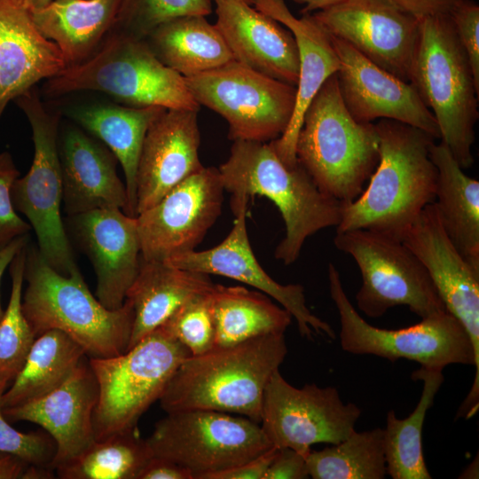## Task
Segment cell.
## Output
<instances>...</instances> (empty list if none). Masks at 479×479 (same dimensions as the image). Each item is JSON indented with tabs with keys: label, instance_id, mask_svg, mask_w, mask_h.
Returning a JSON list of instances; mask_svg holds the SVG:
<instances>
[{
	"label": "cell",
	"instance_id": "39",
	"mask_svg": "<svg viewBox=\"0 0 479 479\" xmlns=\"http://www.w3.org/2000/svg\"><path fill=\"white\" fill-rule=\"evenodd\" d=\"M212 289L185 302L161 325L189 350L191 356L206 353L215 347Z\"/></svg>",
	"mask_w": 479,
	"mask_h": 479
},
{
	"label": "cell",
	"instance_id": "43",
	"mask_svg": "<svg viewBox=\"0 0 479 479\" xmlns=\"http://www.w3.org/2000/svg\"><path fill=\"white\" fill-rule=\"evenodd\" d=\"M306 457L288 448H278L263 479H306L309 478Z\"/></svg>",
	"mask_w": 479,
	"mask_h": 479
},
{
	"label": "cell",
	"instance_id": "48",
	"mask_svg": "<svg viewBox=\"0 0 479 479\" xmlns=\"http://www.w3.org/2000/svg\"><path fill=\"white\" fill-rule=\"evenodd\" d=\"M29 236L25 234L14 239L6 247L0 250V284L5 269L11 264L15 255L28 243ZM4 310L1 304L0 295V319L3 317Z\"/></svg>",
	"mask_w": 479,
	"mask_h": 479
},
{
	"label": "cell",
	"instance_id": "15",
	"mask_svg": "<svg viewBox=\"0 0 479 479\" xmlns=\"http://www.w3.org/2000/svg\"><path fill=\"white\" fill-rule=\"evenodd\" d=\"M224 191L218 168L203 167L139 213L141 258L168 261L195 250L221 214Z\"/></svg>",
	"mask_w": 479,
	"mask_h": 479
},
{
	"label": "cell",
	"instance_id": "5",
	"mask_svg": "<svg viewBox=\"0 0 479 479\" xmlns=\"http://www.w3.org/2000/svg\"><path fill=\"white\" fill-rule=\"evenodd\" d=\"M375 123L356 121L347 110L332 75L308 106L295 143V155L317 186L343 205L363 192L379 161Z\"/></svg>",
	"mask_w": 479,
	"mask_h": 479
},
{
	"label": "cell",
	"instance_id": "8",
	"mask_svg": "<svg viewBox=\"0 0 479 479\" xmlns=\"http://www.w3.org/2000/svg\"><path fill=\"white\" fill-rule=\"evenodd\" d=\"M189 350L162 326L124 353L89 358L98 387L93 412L95 440L137 428L145 412L161 397Z\"/></svg>",
	"mask_w": 479,
	"mask_h": 479
},
{
	"label": "cell",
	"instance_id": "41",
	"mask_svg": "<svg viewBox=\"0 0 479 479\" xmlns=\"http://www.w3.org/2000/svg\"><path fill=\"white\" fill-rule=\"evenodd\" d=\"M19 176L11 153H0V250L31 230L28 222L17 214L12 200V185Z\"/></svg>",
	"mask_w": 479,
	"mask_h": 479
},
{
	"label": "cell",
	"instance_id": "10",
	"mask_svg": "<svg viewBox=\"0 0 479 479\" xmlns=\"http://www.w3.org/2000/svg\"><path fill=\"white\" fill-rule=\"evenodd\" d=\"M329 291L340 318L342 349L353 355H373L395 362L400 358L420 366L443 369L452 364L473 365L470 338L460 322L444 311L400 329H384L367 323L347 296L333 263L327 269Z\"/></svg>",
	"mask_w": 479,
	"mask_h": 479
},
{
	"label": "cell",
	"instance_id": "14",
	"mask_svg": "<svg viewBox=\"0 0 479 479\" xmlns=\"http://www.w3.org/2000/svg\"><path fill=\"white\" fill-rule=\"evenodd\" d=\"M361 413L357 404L343 403L336 388L315 383L295 388L277 370L264 390L260 425L272 446L306 457L314 444H336L347 438Z\"/></svg>",
	"mask_w": 479,
	"mask_h": 479
},
{
	"label": "cell",
	"instance_id": "27",
	"mask_svg": "<svg viewBox=\"0 0 479 479\" xmlns=\"http://www.w3.org/2000/svg\"><path fill=\"white\" fill-rule=\"evenodd\" d=\"M160 106L132 107L115 101L67 103L59 110L82 130L98 137L120 162L128 194V215L137 216V170L143 141Z\"/></svg>",
	"mask_w": 479,
	"mask_h": 479
},
{
	"label": "cell",
	"instance_id": "34",
	"mask_svg": "<svg viewBox=\"0 0 479 479\" xmlns=\"http://www.w3.org/2000/svg\"><path fill=\"white\" fill-rule=\"evenodd\" d=\"M443 371L420 366L411 378L423 382L422 393L413 412L398 419L393 410L387 413L383 445L387 474L393 479H431L422 452V428L428 410L444 382Z\"/></svg>",
	"mask_w": 479,
	"mask_h": 479
},
{
	"label": "cell",
	"instance_id": "25",
	"mask_svg": "<svg viewBox=\"0 0 479 479\" xmlns=\"http://www.w3.org/2000/svg\"><path fill=\"white\" fill-rule=\"evenodd\" d=\"M65 68L60 50L29 11L17 0H0V118L11 100Z\"/></svg>",
	"mask_w": 479,
	"mask_h": 479
},
{
	"label": "cell",
	"instance_id": "3",
	"mask_svg": "<svg viewBox=\"0 0 479 479\" xmlns=\"http://www.w3.org/2000/svg\"><path fill=\"white\" fill-rule=\"evenodd\" d=\"M218 170L232 195H259L277 206L286 233L274 256L285 265L298 259L309 237L340 224L343 204L323 192L298 161H284L271 142L233 141Z\"/></svg>",
	"mask_w": 479,
	"mask_h": 479
},
{
	"label": "cell",
	"instance_id": "1",
	"mask_svg": "<svg viewBox=\"0 0 479 479\" xmlns=\"http://www.w3.org/2000/svg\"><path fill=\"white\" fill-rule=\"evenodd\" d=\"M379 161L369 184L342 207L336 232L365 229L401 240L426 206L435 202L437 170L430 158L436 138L389 119L375 123Z\"/></svg>",
	"mask_w": 479,
	"mask_h": 479
},
{
	"label": "cell",
	"instance_id": "42",
	"mask_svg": "<svg viewBox=\"0 0 479 479\" xmlns=\"http://www.w3.org/2000/svg\"><path fill=\"white\" fill-rule=\"evenodd\" d=\"M448 13L479 88V5L473 0H457Z\"/></svg>",
	"mask_w": 479,
	"mask_h": 479
},
{
	"label": "cell",
	"instance_id": "35",
	"mask_svg": "<svg viewBox=\"0 0 479 479\" xmlns=\"http://www.w3.org/2000/svg\"><path fill=\"white\" fill-rule=\"evenodd\" d=\"M153 456L137 428L95 440L79 456L54 471L61 479H138Z\"/></svg>",
	"mask_w": 479,
	"mask_h": 479
},
{
	"label": "cell",
	"instance_id": "20",
	"mask_svg": "<svg viewBox=\"0 0 479 479\" xmlns=\"http://www.w3.org/2000/svg\"><path fill=\"white\" fill-rule=\"evenodd\" d=\"M87 357L69 378L47 395L3 408L10 423L29 421L39 425L53 439L56 451L51 464L54 471L79 456L94 441L93 412L98 387Z\"/></svg>",
	"mask_w": 479,
	"mask_h": 479
},
{
	"label": "cell",
	"instance_id": "38",
	"mask_svg": "<svg viewBox=\"0 0 479 479\" xmlns=\"http://www.w3.org/2000/svg\"><path fill=\"white\" fill-rule=\"evenodd\" d=\"M212 0H122L112 30L145 39L155 27L185 15L207 16Z\"/></svg>",
	"mask_w": 479,
	"mask_h": 479
},
{
	"label": "cell",
	"instance_id": "30",
	"mask_svg": "<svg viewBox=\"0 0 479 479\" xmlns=\"http://www.w3.org/2000/svg\"><path fill=\"white\" fill-rule=\"evenodd\" d=\"M437 170L435 204L451 240L479 270V181L470 177L441 141L430 146Z\"/></svg>",
	"mask_w": 479,
	"mask_h": 479
},
{
	"label": "cell",
	"instance_id": "7",
	"mask_svg": "<svg viewBox=\"0 0 479 479\" xmlns=\"http://www.w3.org/2000/svg\"><path fill=\"white\" fill-rule=\"evenodd\" d=\"M411 83L434 114L441 141L463 169L470 168L479 88L448 12L420 19Z\"/></svg>",
	"mask_w": 479,
	"mask_h": 479
},
{
	"label": "cell",
	"instance_id": "31",
	"mask_svg": "<svg viewBox=\"0 0 479 479\" xmlns=\"http://www.w3.org/2000/svg\"><path fill=\"white\" fill-rule=\"evenodd\" d=\"M145 40L164 65L184 77L234 59L219 29L203 15L171 19L155 27Z\"/></svg>",
	"mask_w": 479,
	"mask_h": 479
},
{
	"label": "cell",
	"instance_id": "26",
	"mask_svg": "<svg viewBox=\"0 0 479 479\" xmlns=\"http://www.w3.org/2000/svg\"><path fill=\"white\" fill-rule=\"evenodd\" d=\"M255 9L276 20L293 34L299 53V77L294 112L285 132L271 141L281 159L297 162L295 143L303 114L324 82L339 70L338 56L330 35L310 13L292 14L284 0H250Z\"/></svg>",
	"mask_w": 479,
	"mask_h": 479
},
{
	"label": "cell",
	"instance_id": "40",
	"mask_svg": "<svg viewBox=\"0 0 479 479\" xmlns=\"http://www.w3.org/2000/svg\"><path fill=\"white\" fill-rule=\"evenodd\" d=\"M10 382V377L0 374V452L15 455L28 465L51 468L56 451L51 436L43 429L20 432L4 415L2 399Z\"/></svg>",
	"mask_w": 479,
	"mask_h": 479
},
{
	"label": "cell",
	"instance_id": "33",
	"mask_svg": "<svg viewBox=\"0 0 479 479\" xmlns=\"http://www.w3.org/2000/svg\"><path fill=\"white\" fill-rule=\"evenodd\" d=\"M83 349L65 333L51 329L37 336L26 361L5 390L3 408L16 406L63 384L83 357Z\"/></svg>",
	"mask_w": 479,
	"mask_h": 479
},
{
	"label": "cell",
	"instance_id": "13",
	"mask_svg": "<svg viewBox=\"0 0 479 479\" xmlns=\"http://www.w3.org/2000/svg\"><path fill=\"white\" fill-rule=\"evenodd\" d=\"M185 79L197 103L227 122L232 141L270 142L290 122L296 87L234 59Z\"/></svg>",
	"mask_w": 479,
	"mask_h": 479
},
{
	"label": "cell",
	"instance_id": "37",
	"mask_svg": "<svg viewBox=\"0 0 479 479\" xmlns=\"http://www.w3.org/2000/svg\"><path fill=\"white\" fill-rule=\"evenodd\" d=\"M27 247L10 264L11 294L0 319V374L7 375L12 381L22 368L35 339L21 305Z\"/></svg>",
	"mask_w": 479,
	"mask_h": 479
},
{
	"label": "cell",
	"instance_id": "29",
	"mask_svg": "<svg viewBox=\"0 0 479 479\" xmlns=\"http://www.w3.org/2000/svg\"><path fill=\"white\" fill-rule=\"evenodd\" d=\"M122 0H51L31 18L60 50L66 67L92 57L112 31Z\"/></svg>",
	"mask_w": 479,
	"mask_h": 479
},
{
	"label": "cell",
	"instance_id": "19",
	"mask_svg": "<svg viewBox=\"0 0 479 479\" xmlns=\"http://www.w3.org/2000/svg\"><path fill=\"white\" fill-rule=\"evenodd\" d=\"M330 39L340 63L339 91L356 121L394 120L440 139L436 120L412 83L378 67L344 41Z\"/></svg>",
	"mask_w": 479,
	"mask_h": 479
},
{
	"label": "cell",
	"instance_id": "28",
	"mask_svg": "<svg viewBox=\"0 0 479 479\" xmlns=\"http://www.w3.org/2000/svg\"><path fill=\"white\" fill-rule=\"evenodd\" d=\"M214 286L206 273L180 269L166 261L141 258L137 277L126 294L134 310L127 350L164 324L185 302L209 292Z\"/></svg>",
	"mask_w": 479,
	"mask_h": 479
},
{
	"label": "cell",
	"instance_id": "11",
	"mask_svg": "<svg viewBox=\"0 0 479 479\" xmlns=\"http://www.w3.org/2000/svg\"><path fill=\"white\" fill-rule=\"evenodd\" d=\"M334 243L357 264L362 284L356 301L365 316L381 318L396 306L420 318L447 311L426 268L401 240L355 229L336 232Z\"/></svg>",
	"mask_w": 479,
	"mask_h": 479
},
{
	"label": "cell",
	"instance_id": "9",
	"mask_svg": "<svg viewBox=\"0 0 479 479\" xmlns=\"http://www.w3.org/2000/svg\"><path fill=\"white\" fill-rule=\"evenodd\" d=\"M14 102L29 122L35 151L28 172L12 185V203L28 220L44 260L68 276L79 269L60 213L63 184L59 131L62 114L59 109H48L35 87Z\"/></svg>",
	"mask_w": 479,
	"mask_h": 479
},
{
	"label": "cell",
	"instance_id": "22",
	"mask_svg": "<svg viewBox=\"0 0 479 479\" xmlns=\"http://www.w3.org/2000/svg\"><path fill=\"white\" fill-rule=\"evenodd\" d=\"M75 232L97 278L96 297L109 310L121 308L139 270L137 218L117 208L71 216Z\"/></svg>",
	"mask_w": 479,
	"mask_h": 479
},
{
	"label": "cell",
	"instance_id": "51",
	"mask_svg": "<svg viewBox=\"0 0 479 479\" xmlns=\"http://www.w3.org/2000/svg\"><path fill=\"white\" fill-rule=\"evenodd\" d=\"M23 6H25L28 11L41 9L48 5L51 0H17Z\"/></svg>",
	"mask_w": 479,
	"mask_h": 479
},
{
	"label": "cell",
	"instance_id": "50",
	"mask_svg": "<svg viewBox=\"0 0 479 479\" xmlns=\"http://www.w3.org/2000/svg\"><path fill=\"white\" fill-rule=\"evenodd\" d=\"M479 460L478 454L475 457L473 461L463 470L459 478L462 479H475L479 476Z\"/></svg>",
	"mask_w": 479,
	"mask_h": 479
},
{
	"label": "cell",
	"instance_id": "17",
	"mask_svg": "<svg viewBox=\"0 0 479 479\" xmlns=\"http://www.w3.org/2000/svg\"><path fill=\"white\" fill-rule=\"evenodd\" d=\"M248 200L243 194L232 195L233 226L221 243L209 249L175 255L166 262L180 269L224 276L251 286L286 309L295 319L302 337L313 340L316 334L335 339L331 326L314 315L307 306L302 285H282L275 281L258 263L247 233Z\"/></svg>",
	"mask_w": 479,
	"mask_h": 479
},
{
	"label": "cell",
	"instance_id": "24",
	"mask_svg": "<svg viewBox=\"0 0 479 479\" xmlns=\"http://www.w3.org/2000/svg\"><path fill=\"white\" fill-rule=\"evenodd\" d=\"M64 208L69 216L117 208L128 215V194L108 148L77 126L66 127L59 139Z\"/></svg>",
	"mask_w": 479,
	"mask_h": 479
},
{
	"label": "cell",
	"instance_id": "44",
	"mask_svg": "<svg viewBox=\"0 0 479 479\" xmlns=\"http://www.w3.org/2000/svg\"><path fill=\"white\" fill-rule=\"evenodd\" d=\"M277 449L272 446L255 458L232 468L216 473L208 479H263Z\"/></svg>",
	"mask_w": 479,
	"mask_h": 479
},
{
	"label": "cell",
	"instance_id": "49",
	"mask_svg": "<svg viewBox=\"0 0 479 479\" xmlns=\"http://www.w3.org/2000/svg\"><path fill=\"white\" fill-rule=\"evenodd\" d=\"M298 4H304L305 6L302 9L301 12L303 13H311L326 8L329 5H332L341 0H294Z\"/></svg>",
	"mask_w": 479,
	"mask_h": 479
},
{
	"label": "cell",
	"instance_id": "21",
	"mask_svg": "<svg viewBox=\"0 0 479 479\" xmlns=\"http://www.w3.org/2000/svg\"><path fill=\"white\" fill-rule=\"evenodd\" d=\"M198 112L164 109L145 136L137 170V216L204 166Z\"/></svg>",
	"mask_w": 479,
	"mask_h": 479
},
{
	"label": "cell",
	"instance_id": "23",
	"mask_svg": "<svg viewBox=\"0 0 479 479\" xmlns=\"http://www.w3.org/2000/svg\"><path fill=\"white\" fill-rule=\"evenodd\" d=\"M216 26L234 60L276 80L297 85L299 53L288 28L243 0H212Z\"/></svg>",
	"mask_w": 479,
	"mask_h": 479
},
{
	"label": "cell",
	"instance_id": "36",
	"mask_svg": "<svg viewBox=\"0 0 479 479\" xmlns=\"http://www.w3.org/2000/svg\"><path fill=\"white\" fill-rule=\"evenodd\" d=\"M313 479H383L387 474L383 429L356 432L344 440L306 456Z\"/></svg>",
	"mask_w": 479,
	"mask_h": 479
},
{
	"label": "cell",
	"instance_id": "18",
	"mask_svg": "<svg viewBox=\"0 0 479 479\" xmlns=\"http://www.w3.org/2000/svg\"><path fill=\"white\" fill-rule=\"evenodd\" d=\"M426 268L446 310L463 326L475 357V379L465 400L479 402V270L454 246L435 202L424 208L402 238Z\"/></svg>",
	"mask_w": 479,
	"mask_h": 479
},
{
	"label": "cell",
	"instance_id": "12",
	"mask_svg": "<svg viewBox=\"0 0 479 479\" xmlns=\"http://www.w3.org/2000/svg\"><path fill=\"white\" fill-rule=\"evenodd\" d=\"M145 439L153 456L184 467L193 479H208L272 447L260 423L199 409L168 412Z\"/></svg>",
	"mask_w": 479,
	"mask_h": 479
},
{
	"label": "cell",
	"instance_id": "46",
	"mask_svg": "<svg viewBox=\"0 0 479 479\" xmlns=\"http://www.w3.org/2000/svg\"><path fill=\"white\" fill-rule=\"evenodd\" d=\"M399 8L420 19L428 15L448 12L457 0H388Z\"/></svg>",
	"mask_w": 479,
	"mask_h": 479
},
{
	"label": "cell",
	"instance_id": "6",
	"mask_svg": "<svg viewBox=\"0 0 479 479\" xmlns=\"http://www.w3.org/2000/svg\"><path fill=\"white\" fill-rule=\"evenodd\" d=\"M50 98L98 91L132 107L199 111L183 75L164 65L145 39L112 30L96 53L43 87Z\"/></svg>",
	"mask_w": 479,
	"mask_h": 479
},
{
	"label": "cell",
	"instance_id": "16",
	"mask_svg": "<svg viewBox=\"0 0 479 479\" xmlns=\"http://www.w3.org/2000/svg\"><path fill=\"white\" fill-rule=\"evenodd\" d=\"M310 14L330 35L411 82L419 18L388 0H341Z\"/></svg>",
	"mask_w": 479,
	"mask_h": 479
},
{
	"label": "cell",
	"instance_id": "45",
	"mask_svg": "<svg viewBox=\"0 0 479 479\" xmlns=\"http://www.w3.org/2000/svg\"><path fill=\"white\" fill-rule=\"evenodd\" d=\"M138 479H193L184 467L167 459L153 456Z\"/></svg>",
	"mask_w": 479,
	"mask_h": 479
},
{
	"label": "cell",
	"instance_id": "4",
	"mask_svg": "<svg viewBox=\"0 0 479 479\" xmlns=\"http://www.w3.org/2000/svg\"><path fill=\"white\" fill-rule=\"evenodd\" d=\"M24 280L22 310L35 338L48 330H59L89 358L114 357L127 350L134 321L129 300L117 310L106 308L91 294L80 271L60 274L35 246L27 247Z\"/></svg>",
	"mask_w": 479,
	"mask_h": 479
},
{
	"label": "cell",
	"instance_id": "52",
	"mask_svg": "<svg viewBox=\"0 0 479 479\" xmlns=\"http://www.w3.org/2000/svg\"><path fill=\"white\" fill-rule=\"evenodd\" d=\"M243 1H245L246 3L251 4L250 0H243ZM251 5H252V4H251Z\"/></svg>",
	"mask_w": 479,
	"mask_h": 479
},
{
	"label": "cell",
	"instance_id": "47",
	"mask_svg": "<svg viewBox=\"0 0 479 479\" xmlns=\"http://www.w3.org/2000/svg\"><path fill=\"white\" fill-rule=\"evenodd\" d=\"M28 467L19 457L0 452V479H25Z\"/></svg>",
	"mask_w": 479,
	"mask_h": 479
},
{
	"label": "cell",
	"instance_id": "32",
	"mask_svg": "<svg viewBox=\"0 0 479 479\" xmlns=\"http://www.w3.org/2000/svg\"><path fill=\"white\" fill-rule=\"evenodd\" d=\"M215 347L224 348L268 334H285L293 317L269 295L244 287L215 284L211 293Z\"/></svg>",
	"mask_w": 479,
	"mask_h": 479
},
{
	"label": "cell",
	"instance_id": "2",
	"mask_svg": "<svg viewBox=\"0 0 479 479\" xmlns=\"http://www.w3.org/2000/svg\"><path fill=\"white\" fill-rule=\"evenodd\" d=\"M287 354L284 334H268L189 356L161 397L168 412L210 410L260 423L266 385Z\"/></svg>",
	"mask_w": 479,
	"mask_h": 479
}]
</instances>
